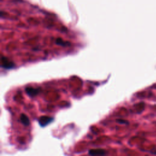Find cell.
I'll use <instances>...</instances> for the list:
<instances>
[{
  "mask_svg": "<svg viewBox=\"0 0 156 156\" xmlns=\"http://www.w3.org/2000/svg\"><path fill=\"white\" fill-rule=\"evenodd\" d=\"M1 66L4 69H12L15 67V64L13 62L9 60L7 57H1Z\"/></svg>",
  "mask_w": 156,
  "mask_h": 156,
  "instance_id": "1",
  "label": "cell"
},
{
  "mask_svg": "<svg viewBox=\"0 0 156 156\" xmlns=\"http://www.w3.org/2000/svg\"><path fill=\"white\" fill-rule=\"evenodd\" d=\"M54 120L53 118L47 116H42L38 119V123L40 126L42 127H45L49 123H51Z\"/></svg>",
  "mask_w": 156,
  "mask_h": 156,
  "instance_id": "2",
  "label": "cell"
},
{
  "mask_svg": "<svg viewBox=\"0 0 156 156\" xmlns=\"http://www.w3.org/2000/svg\"><path fill=\"white\" fill-rule=\"evenodd\" d=\"M25 91L27 94L30 97H34L39 93V89L33 87H26Z\"/></svg>",
  "mask_w": 156,
  "mask_h": 156,
  "instance_id": "3",
  "label": "cell"
},
{
  "mask_svg": "<svg viewBox=\"0 0 156 156\" xmlns=\"http://www.w3.org/2000/svg\"><path fill=\"white\" fill-rule=\"evenodd\" d=\"M89 154L90 155H105L106 154V152L104 149H92L89 151Z\"/></svg>",
  "mask_w": 156,
  "mask_h": 156,
  "instance_id": "4",
  "label": "cell"
},
{
  "mask_svg": "<svg viewBox=\"0 0 156 156\" xmlns=\"http://www.w3.org/2000/svg\"><path fill=\"white\" fill-rule=\"evenodd\" d=\"M20 121L21 123L26 126H29L30 124V120L27 117V116L25 114H21L20 115Z\"/></svg>",
  "mask_w": 156,
  "mask_h": 156,
  "instance_id": "5",
  "label": "cell"
},
{
  "mask_svg": "<svg viewBox=\"0 0 156 156\" xmlns=\"http://www.w3.org/2000/svg\"><path fill=\"white\" fill-rule=\"evenodd\" d=\"M55 43H56V44H58V45H61V46H66L70 45V44H69V43H68V42H67V41H63L61 38H57V39L56 40Z\"/></svg>",
  "mask_w": 156,
  "mask_h": 156,
  "instance_id": "6",
  "label": "cell"
},
{
  "mask_svg": "<svg viewBox=\"0 0 156 156\" xmlns=\"http://www.w3.org/2000/svg\"><path fill=\"white\" fill-rule=\"evenodd\" d=\"M117 121H121V122H119L120 123H125V124H127V121H124V120H120V119H118Z\"/></svg>",
  "mask_w": 156,
  "mask_h": 156,
  "instance_id": "7",
  "label": "cell"
}]
</instances>
